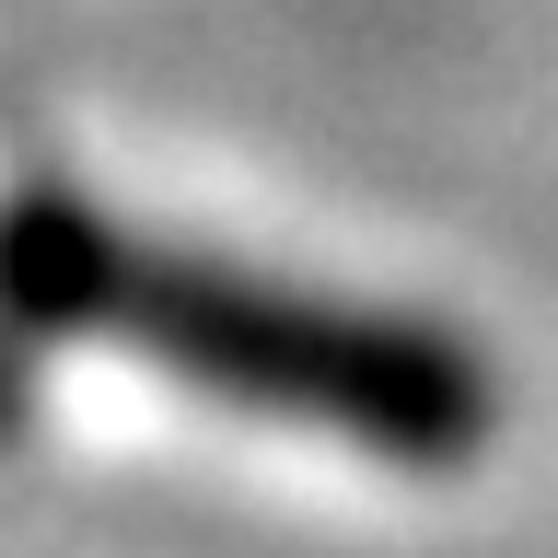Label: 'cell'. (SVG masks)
<instances>
[{
	"instance_id": "1",
	"label": "cell",
	"mask_w": 558,
	"mask_h": 558,
	"mask_svg": "<svg viewBox=\"0 0 558 558\" xmlns=\"http://www.w3.org/2000/svg\"><path fill=\"white\" fill-rule=\"evenodd\" d=\"M0 303L35 326H94V338L163 361L174 384H209L233 408L314 418L384 453H453L477 442L488 384L465 349H442L430 326L396 314H349L314 291H268L209 256H163V244L82 221V209H12L0 233Z\"/></svg>"
}]
</instances>
